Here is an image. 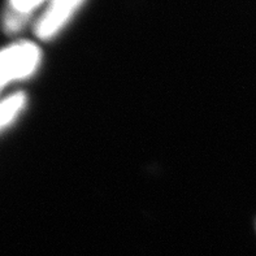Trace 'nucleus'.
Segmentation results:
<instances>
[{
	"label": "nucleus",
	"instance_id": "nucleus-1",
	"mask_svg": "<svg viewBox=\"0 0 256 256\" xmlns=\"http://www.w3.org/2000/svg\"><path fill=\"white\" fill-rule=\"evenodd\" d=\"M42 60L36 43L21 40L0 51V92L10 82L30 77Z\"/></svg>",
	"mask_w": 256,
	"mask_h": 256
},
{
	"label": "nucleus",
	"instance_id": "nucleus-2",
	"mask_svg": "<svg viewBox=\"0 0 256 256\" xmlns=\"http://www.w3.org/2000/svg\"><path fill=\"white\" fill-rule=\"evenodd\" d=\"M86 0H48L42 14L36 20V36L42 40H50L66 28L81 10Z\"/></svg>",
	"mask_w": 256,
	"mask_h": 256
},
{
	"label": "nucleus",
	"instance_id": "nucleus-3",
	"mask_svg": "<svg viewBox=\"0 0 256 256\" xmlns=\"http://www.w3.org/2000/svg\"><path fill=\"white\" fill-rule=\"evenodd\" d=\"M48 0H6L2 24L6 32L14 34L24 29L38 8L46 6Z\"/></svg>",
	"mask_w": 256,
	"mask_h": 256
},
{
	"label": "nucleus",
	"instance_id": "nucleus-4",
	"mask_svg": "<svg viewBox=\"0 0 256 256\" xmlns=\"http://www.w3.org/2000/svg\"><path fill=\"white\" fill-rule=\"evenodd\" d=\"M28 98L24 92H14L0 100V130L6 129L16 120L26 106Z\"/></svg>",
	"mask_w": 256,
	"mask_h": 256
}]
</instances>
